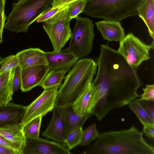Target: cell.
I'll return each instance as SVG.
<instances>
[{"instance_id":"cell-1","label":"cell","mask_w":154,"mask_h":154,"mask_svg":"<svg viewBox=\"0 0 154 154\" xmlns=\"http://www.w3.org/2000/svg\"><path fill=\"white\" fill-rule=\"evenodd\" d=\"M96 63L97 75L91 82L94 90L92 107L100 121L112 110L140 97L137 91L141 82L135 69L107 45H101Z\"/></svg>"},{"instance_id":"cell-2","label":"cell","mask_w":154,"mask_h":154,"mask_svg":"<svg viewBox=\"0 0 154 154\" xmlns=\"http://www.w3.org/2000/svg\"><path fill=\"white\" fill-rule=\"evenodd\" d=\"M134 126L128 129L104 132L83 153L86 154H154V148Z\"/></svg>"},{"instance_id":"cell-3","label":"cell","mask_w":154,"mask_h":154,"mask_svg":"<svg viewBox=\"0 0 154 154\" xmlns=\"http://www.w3.org/2000/svg\"><path fill=\"white\" fill-rule=\"evenodd\" d=\"M97 69V63L91 58H84L72 66L58 91L55 105L57 107L72 105L91 83Z\"/></svg>"},{"instance_id":"cell-4","label":"cell","mask_w":154,"mask_h":154,"mask_svg":"<svg viewBox=\"0 0 154 154\" xmlns=\"http://www.w3.org/2000/svg\"><path fill=\"white\" fill-rule=\"evenodd\" d=\"M83 12L92 17L120 22L137 15L145 0H85Z\"/></svg>"},{"instance_id":"cell-5","label":"cell","mask_w":154,"mask_h":154,"mask_svg":"<svg viewBox=\"0 0 154 154\" xmlns=\"http://www.w3.org/2000/svg\"><path fill=\"white\" fill-rule=\"evenodd\" d=\"M53 0H19L12 4L4 28L15 33L26 32L29 26L50 7Z\"/></svg>"},{"instance_id":"cell-6","label":"cell","mask_w":154,"mask_h":154,"mask_svg":"<svg viewBox=\"0 0 154 154\" xmlns=\"http://www.w3.org/2000/svg\"><path fill=\"white\" fill-rule=\"evenodd\" d=\"M69 47L67 50L79 58L87 56L91 52L95 36L94 24L87 17L78 16Z\"/></svg>"},{"instance_id":"cell-7","label":"cell","mask_w":154,"mask_h":154,"mask_svg":"<svg viewBox=\"0 0 154 154\" xmlns=\"http://www.w3.org/2000/svg\"><path fill=\"white\" fill-rule=\"evenodd\" d=\"M67 8L44 22L42 25L55 51L61 50L71 37Z\"/></svg>"},{"instance_id":"cell-8","label":"cell","mask_w":154,"mask_h":154,"mask_svg":"<svg viewBox=\"0 0 154 154\" xmlns=\"http://www.w3.org/2000/svg\"><path fill=\"white\" fill-rule=\"evenodd\" d=\"M154 42L149 45H146L130 33L119 42L117 51L131 66L135 69L143 61L150 59L149 52L151 49H154Z\"/></svg>"},{"instance_id":"cell-9","label":"cell","mask_w":154,"mask_h":154,"mask_svg":"<svg viewBox=\"0 0 154 154\" xmlns=\"http://www.w3.org/2000/svg\"><path fill=\"white\" fill-rule=\"evenodd\" d=\"M58 88L45 89L29 105L25 106L21 124L23 127L34 119L43 117L53 110L55 105Z\"/></svg>"},{"instance_id":"cell-10","label":"cell","mask_w":154,"mask_h":154,"mask_svg":"<svg viewBox=\"0 0 154 154\" xmlns=\"http://www.w3.org/2000/svg\"><path fill=\"white\" fill-rule=\"evenodd\" d=\"M70 154L67 147L55 141L26 137L23 154Z\"/></svg>"},{"instance_id":"cell-11","label":"cell","mask_w":154,"mask_h":154,"mask_svg":"<svg viewBox=\"0 0 154 154\" xmlns=\"http://www.w3.org/2000/svg\"><path fill=\"white\" fill-rule=\"evenodd\" d=\"M47 65H39L21 69L20 89L26 92L39 86L49 71Z\"/></svg>"},{"instance_id":"cell-12","label":"cell","mask_w":154,"mask_h":154,"mask_svg":"<svg viewBox=\"0 0 154 154\" xmlns=\"http://www.w3.org/2000/svg\"><path fill=\"white\" fill-rule=\"evenodd\" d=\"M45 53L49 70H64L67 72L79 59L67 49Z\"/></svg>"},{"instance_id":"cell-13","label":"cell","mask_w":154,"mask_h":154,"mask_svg":"<svg viewBox=\"0 0 154 154\" xmlns=\"http://www.w3.org/2000/svg\"><path fill=\"white\" fill-rule=\"evenodd\" d=\"M52 111L53 117L42 135L47 139H52L66 146L65 142L66 134L64 122L55 105Z\"/></svg>"},{"instance_id":"cell-14","label":"cell","mask_w":154,"mask_h":154,"mask_svg":"<svg viewBox=\"0 0 154 154\" xmlns=\"http://www.w3.org/2000/svg\"><path fill=\"white\" fill-rule=\"evenodd\" d=\"M0 135L13 144L23 154L26 141L24 127L21 123H13L0 126Z\"/></svg>"},{"instance_id":"cell-15","label":"cell","mask_w":154,"mask_h":154,"mask_svg":"<svg viewBox=\"0 0 154 154\" xmlns=\"http://www.w3.org/2000/svg\"><path fill=\"white\" fill-rule=\"evenodd\" d=\"M97 29L104 40L120 42L125 36L119 22L104 20L95 23Z\"/></svg>"},{"instance_id":"cell-16","label":"cell","mask_w":154,"mask_h":154,"mask_svg":"<svg viewBox=\"0 0 154 154\" xmlns=\"http://www.w3.org/2000/svg\"><path fill=\"white\" fill-rule=\"evenodd\" d=\"M45 51L39 48L22 50L16 54L21 69L39 65H47Z\"/></svg>"},{"instance_id":"cell-17","label":"cell","mask_w":154,"mask_h":154,"mask_svg":"<svg viewBox=\"0 0 154 154\" xmlns=\"http://www.w3.org/2000/svg\"><path fill=\"white\" fill-rule=\"evenodd\" d=\"M25 106L13 103L0 107V126L13 123H21Z\"/></svg>"},{"instance_id":"cell-18","label":"cell","mask_w":154,"mask_h":154,"mask_svg":"<svg viewBox=\"0 0 154 154\" xmlns=\"http://www.w3.org/2000/svg\"><path fill=\"white\" fill-rule=\"evenodd\" d=\"M94 93L91 83L81 94L72 105L74 112L82 116L94 115L92 103Z\"/></svg>"},{"instance_id":"cell-19","label":"cell","mask_w":154,"mask_h":154,"mask_svg":"<svg viewBox=\"0 0 154 154\" xmlns=\"http://www.w3.org/2000/svg\"><path fill=\"white\" fill-rule=\"evenodd\" d=\"M57 107L65 125L66 135L72 130L82 126L90 117L82 116L77 114L74 111L72 105Z\"/></svg>"},{"instance_id":"cell-20","label":"cell","mask_w":154,"mask_h":154,"mask_svg":"<svg viewBox=\"0 0 154 154\" xmlns=\"http://www.w3.org/2000/svg\"><path fill=\"white\" fill-rule=\"evenodd\" d=\"M15 69L0 75V107L9 103L12 99Z\"/></svg>"},{"instance_id":"cell-21","label":"cell","mask_w":154,"mask_h":154,"mask_svg":"<svg viewBox=\"0 0 154 154\" xmlns=\"http://www.w3.org/2000/svg\"><path fill=\"white\" fill-rule=\"evenodd\" d=\"M137 15L146 26L154 42V0H145L137 10Z\"/></svg>"},{"instance_id":"cell-22","label":"cell","mask_w":154,"mask_h":154,"mask_svg":"<svg viewBox=\"0 0 154 154\" xmlns=\"http://www.w3.org/2000/svg\"><path fill=\"white\" fill-rule=\"evenodd\" d=\"M39 86L44 90L58 88L62 85L67 71L64 70H50Z\"/></svg>"},{"instance_id":"cell-23","label":"cell","mask_w":154,"mask_h":154,"mask_svg":"<svg viewBox=\"0 0 154 154\" xmlns=\"http://www.w3.org/2000/svg\"><path fill=\"white\" fill-rule=\"evenodd\" d=\"M128 105L143 125L147 124H154V122L152 121L146 111L135 99L131 101Z\"/></svg>"},{"instance_id":"cell-24","label":"cell","mask_w":154,"mask_h":154,"mask_svg":"<svg viewBox=\"0 0 154 154\" xmlns=\"http://www.w3.org/2000/svg\"><path fill=\"white\" fill-rule=\"evenodd\" d=\"M42 117L38 116L34 119L24 127V131L26 137L39 138Z\"/></svg>"},{"instance_id":"cell-25","label":"cell","mask_w":154,"mask_h":154,"mask_svg":"<svg viewBox=\"0 0 154 154\" xmlns=\"http://www.w3.org/2000/svg\"><path fill=\"white\" fill-rule=\"evenodd\" d=\"M82 126L79 127L69 132L65 140V145L69 149H71L80 143L83 130Z\"/></svg>"},{"instance_id":"cell-26","label":"cell","mask_w":154,"mask_h":154,"mask_svg":"<svg viewBox=\"0 0 154 154\" xmlns=\"http://www.w3.org/2000/svg\"><path fill=\"white\" fill-rule=\"evenodd\" d=\"M99 135L96 124L94 123L92 124L85 130H83L80 145L82 146H89L92 142L98 138Z\"/></svg>"},{"instance_id":"cell-27","label":"cell","mask_w":154,"mask_h":154,"mask_svg":"<svg viewBox=\"0 0 154 154\" xmlns=\"http://www.w3.org/2000/svg\"><path fill=\"white\" fill-rule=\"evenodd\" d=\"M85 3V0H76L71 3L67 8V15L70 20L83 12Z\"/></svg>"},{"instance_id":"cell-28","label":"cell","mask_w":154,"mask_h":154,"mask_svg":"<svg viewBox=\"0 0 154 154\" xmlns=\"http://www.w3.org/2000/svg\"><path fill=\"white\" fill-rule=\"evenodd\" d=\"M1 65L0 75L19 66L18 60L16 55H12L4 58Z\"/></svg>"},{"instance_id":"cell-29","label":"cell","mask_w":154,"mask_h":154,"mask_svg":"<svg viewBox=\"0 0 154 154\" xmlns=\"http://www.w3.org/2000/svg\"><path fill=\"white\" fill-rule=\"evenodd\" d=\"M72 2L55 7H50L36 20V22H44L59 12L67 8Z\"/></svg>"},{"instance_id":"cell-30","label":"cell","mask_w":154,"mask_h":154,"mask_svg":"<svg viewBox=\"0 0 154 154\" xmlns=\"http://www.w3.org/2000/svg\"><path fill=\"white\" fill-rule=\"evenodd\" d=\"M143 108L151 119L154 122V101L141 100L135 98Z\"/></svg>"},{"instance_id":"cell-31","label":"cell","mask_w":154,"mask_h":154,"mask_svg":"<svg viewBox=\"0 0 154 154\" xmlns=\"http://www.w3.org/2000/svg\"><path fill=\"white\" fill-rule=\"evenodd\" d=\"M143 93L141 95L140 99L154 101V85H147L143 89Z\"/></svg>"},{"instance_id":"cell-32","label":"cell","mask_w":154,"mask_h":154,"mask_svg":"<svg viewBox=\"0 0 154 154\" xmlns=\"http://www.w3.org/2000/svg\"><path fill=\"white\" fill-rule=\"evenodd\" d=\"M0 145L12 151L14 154H21L19 150L13 144L1 135Z\"/></svg>"},{"instance_id":"cell-33","label":"cell","mask_w":154,"mask_h":154,"mask_svg":"<svg viewBox=\"0 0 154 154\" xmlns=\"http://www.w3.org/2000/svg\"><path fill=\"white\" fill-rule=\"evenodd\" d=\"M21 69L19 66L15 69L13 80V91L14 92L17 91L20 84V72Z\"/></svg>"},{"instance_id":"cell-34","label":"cell","mask_w":154,"mask_h":154,"mask_svg":"<svg viewBox=\"0 0 154 154\" xmlns=\"http://www.w3.org/2000/svg\"><path fill=\"white\" fill-rule=\"evenodd\" d=\"M143 126V134L149 139L154 140V124H146Z\"/></svg>"},{"instance_id":"cell-35","label":"cell","mask_w":154,"mask_h":154,"mask_svg":"<svg viewBox=\"0 0 154 154\" xmlns=\"http://www.w3.org/2000/svg\"><path fill=\"white\" fill-rule=\"evenodd\" d=\"M6 19V16L5 11L2 12L0 11V41L2 40V34L3 30L4 28L5 22Z\"/></svg>"},{"instance_id":"cell-36","label":"cell","mask_w":154,"mask_h":154,"mask_svg":"<svg viewBox=\"0 0 154 154\" xmlns=\"http://www.w3.org/2000/svg\"><path fill=\"white\" fill-rule=\"evenodd\" d=\"M76 0H53L51 4L52 7H55L59 5L67 4Z\"/></svg>"},{"instance_id":"cell-37","label":"cell","mask_w":154,"mask_h":154,"mask_svg":"<svg viewBox=\"0 0 154 154\" xmlns=\"http://www.w3.org/2000/svg\"><path fill=\"white\" fill-rule=\"evenodd\" d=\"M0 154H14L12 151L0 145Z\"/></svg>"},{"instance_id":"cell-38","label":"cell","mask_w":154,"mask_h":154,"mask_svg":"<svg viewBox=\"0 0 154 154\" xmlns=\"http://www.w3.org/2000/svg\"><path fill=\"white\" fill-rule=\"evenodd\" d=\"M5 0H0V11L2 12L5 11Z\"/></svg>"},{"instance_id":"cell-39","label":"cell","mask_w":154,"mask_h":154,"mask_svg":"<svg viewBox=\"0 0 154 154\" xmlns=\"http://www.w3.org/2000/svg\"><path fill=\"white\" fill-rule=\"evenodd\" d=\"M3 60L4 58H2L0 56V65H1Z\"/></svg>"},{"instance_id":"cell-40","label":"cell","mask_w":154,"mask_h":154,"mask_svg":"<svg viewBox=\"0 0 154 154\" xmlns=\"http://www.w3.org/2000/svg\"><path fill=\"white\" fill-rule=\"evenodd\" d=\"M3 42V41H0V44H1Z\"/></svg>"},{"instance_id":"cell-41","label":"cell","mask_w":154,"mask_h":154,"mask_svg":"<svg viewBox=\"0 0 154 154\" xmlns=\"http://www.w3.org/2000/svg\"></svg>"}]
</instances>
